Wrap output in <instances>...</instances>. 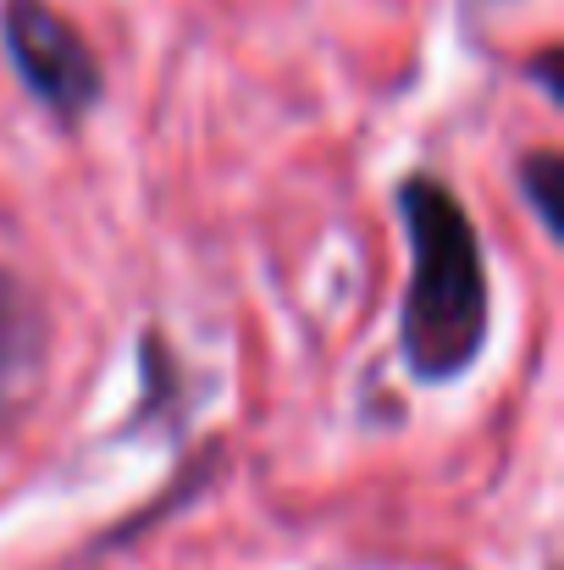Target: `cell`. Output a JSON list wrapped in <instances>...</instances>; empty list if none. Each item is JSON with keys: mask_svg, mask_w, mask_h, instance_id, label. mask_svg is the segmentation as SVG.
<instances>
[{"mask_svg": "<svg viewBox=\"0 0 564 570\" xmlns=\"http://www.w3.org/2000/svg\"><path fill=\"white\" fill-rule=\"evenodd\" d=\"M521 184L532 194V205H537V216H543V227L548 233H560L564 227V210H560V189H564V161L554 150H543V156H532V161H521Z\"/></svg>", "mask_w": 564, "mask_h": 570, "instance_id": "3957f363", "label": "cell"}, {"mask_svg": "<svg viewBox=\"0 0 564 570\" xmlns=\"http://www.w3.org/2000/svg\"><path fill=\"white\" fill-rule=\"evenodd\" d=\"M409 233V288H404V361L420 382L465 377L487 344V266L465 205L437 178H409L398 189Z\"/></svg>", "mask_w": 564, "mask_h": 570, "instance_id": "6da1fadb", "label": "cell"}, {"mask_svg": "<svg viewBox=\"0 0 564 570\" xmlns=\"http://www.w3.org/2000/svg\"><path fill=\"white\" fill-rule=\"evenodd\" d=\"M6 50L56 117H83L100 100V61L50 0H6Z\"/></svg>", "mask_w": 564, "mask_h": 570, "instance_id": "7a4b0ae2", "label": "cell"}]
</instances>
